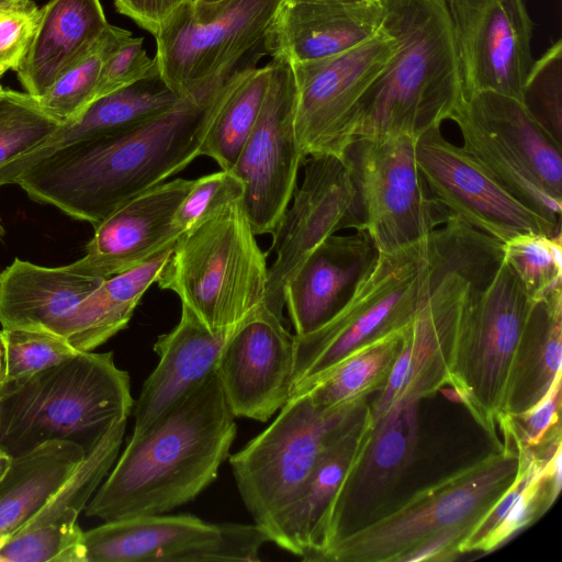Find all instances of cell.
Segmentation results:
<instances>
[{
  "label": "cell",
  "instance_id": "45",
  "mask_svg": "<svg viewBox=\"0 0 562 562\" xmlns=\"http://www.w3.org/2000/svg\"><path fill=\"white\" fill-rule=\"evenodd\" d=\"M474 526L463 525L445 529L417 544L400 562L450 561L461 554V544Z\"/></svg>",
  "mask_w": 562,
  "mask_h": 562
},
{
  "label": "cell",
  "instance_id": "37",
  "mask_svg": "<svg viewBox=\"0 0 562 562\" xmlns=\"http://www.w3.org/2000/svg\"><path fill=\"white\" fill-rule=\"evenodd\" d=\"M561 241V234H525L504 243V260L533 301L562 288Z\"/></svg>",
  "mask_w": 562,
  "mask_h": 562
},
{
  "label": "cell",
  "instance_id": "50",
  "mask_svg": "<svg viewBox=\"0 0 562 562\" xmlns=\"http://www.w3.org/2000/svg\"><path fill=\"white\" fill-rule=\"evenodd\" d=\"M292 2H361L364 0H285Z\"/></svg>",
  "mask_w": 562,
  "mask_h": 562
},
{
  "label": "cell",
  "instance_id": "18",
  "mask_svg": "<svg viewBox=\"0 0 562 562\" xmlns=\"http://www.w3.org/2000/svg\"><path fill=\"white\" fill-rule=\"evenodd\" d=\"M464 98L495 91L522 102L533 64V23L524 0H446Z\"/></svg>",
  "mask_w": 562,
  "mask_h": 562
},
{
  "label": "cell",
  "instance_id": "49",
  "mask_svg": "<svg viewBox=\"0 0 562 562\" xmlns=\"http://www.w3.org/2000/svg\"><path fill=\"white\" fill-rule=\"evenodd\" d=\"M225 0H193V8L194 9H202L206 7L216 5Z\"/></svg>",
  "mask_w": 562,
  "mask_h": 562
},
{
  "label": "cell",
  "instance_id": "11",
  "mask_svg": "<svg viewBox=\"0 0 562 562\" xmlns=\"http://www.w3.org/2000/svg\"><path fill=\"white\" fill-rule=\"evenodd\" d=\"M396 47L395 40L380 29L345 53L291 64L296 88L294 131L304 158L345 155L356 140L359 103Z\"/></svg>",
  "mask_w": 562,
  "mask_h": 562
},
{
  "label": "cell",
  "instance_id": "39",
  "mask_svg": "<svg viewBox=\"0 0 562 562\" xmlns=\"http://www.w3.org/2000/svg\"><path fill=\"white\" fill-rule=\"evenodd\" d=\"M59 125L33 95L5 90L0 100V166L40 144Z\"/></svg>",
  "mask_w": 562,
  "mask_h": 562
},
{
  "label": "cell",
  "instance_id": "22",
  "mask_svg": "<svg viewBox=\"0 0 562 562\" xmlns=\"http://www.w3.org/2000/svg\"><path fill=\"white\" fill-rule=\"evenodd\" d=\"M379 254L366 229L334 234L323 240L285 288L294 335H307L328 322L350 299Z\"/></svg>",
  "mask_w": 562,
  "mask_h": 562
},
{
  "label": "cell",
  "instance_id": "32",
  "mask_svg": "<svg viewBox=\"0 0 562 562\" xmlns=\"http://www.w3.org/2000/svg\"><path fill=\"white\" fill-rule=\"evenodd\" d=\"M469 106L526 164L541 183L562 200V146L526 105L495 91L464 98Z\"/></svg>",
  "mask_w": 562,
  "mask_h": 562
},
{
  "label": "cell",
  "instance_id": "33",
  "mask_svg": "<svg viewBox=\"0 0 562 562\" xmlns=\"http://www.w3.org/2000/svg\"><path fill=\"white\" fill-rule=\"evenodd\" d=\"M451 121L461 133L462 148L505 190L557 226H561L562 200L554 196L469 106L461 101Z\"/></svg>",
  "mask_w": 562,
  "mask_h": 562
},
{
  "label": "cell",
  "instance_id": "41",
  "mask_svg": "<svg viewBox=\"0 0 562 562\" xmlns=\"http://www.w3.org/2000/svg\"><path fill=\"white\" fill-rule=\"evenodd\" d=\"M243 195V181L229 170H222L193 180L176 212L173 226L178 234L182 235L226 205L241 200Z\"/></svg>",
  "mask_w": 562,
  "mask_h": 562
},
{
  "label": "cell",
  "instance_id": "3",
  "mask_svg": "<svg viewBox=\"0 0 562 562\" xmlns=\"http://www.w3.org/2000/svg\"><path fill=\"white\" fill-rule=\"evenodd\" d=\"M396 50L363 94L356 139L417 138L450 120L464 98L446 0H380Z\"/></svg>",
  "mask_w": 562,
  "mask_h": 562
},
{
  "label": "cell",
  "instance_id": "38",
  "mask_svg": "<svg viewBox=\"0 0 562 562\" xmlns=\"http://www.w3.org/2000/svg\"><path fill=\"white\" fill-rule=\"evenodd\" d=\"M0 341L3 385L23 382L80 352L66 338L45 330L1 328Z\"/></svg>",
  "mask_w": 562,
  "mask_h": 562
},
{
  "label": "cell",
  "instance_id": "10",
  "mask_svg": "<svg viewBox=\"0 0 562 562\" xmlns=\"http://www.w3.org/2000/svg\"><path fill=\"white\" fill-rule=\"evenodd\" d=\"M416 138L356 139L346 150L357 183L364 229L379 252L401 249L453 216L429 192L415 160Z\"/></svg>",
  "mask_w": 562,
  "mask_h": 562
},
{
  "label": "cell",
  "instance_id": "48",
  "mask_svg": "<svg viewBox=\"0 0 562 562\" xmlns=\"http://www.w3.org/2000/svg\"><path fill=\"white\" fill-rule=\"evenodd\" d=\"M12 457L0 449V479L9 468Z\"/></svg>",
  "mask_w": 562,
  "mask_h": 562
},
{
  "label": "cell",
  "instance_id": "8",
  "mask_svg": "<svg viewBox=\"0 0 562 562\" xmlns=\"http://www.w3.org/2000/svg\"><path fill=\"white\" fill-rule=\"evenodd\" d=\"M283 0H225L181 7L155 35L158 69L181 98L213 92L235 71L255 64Z\"/></svg>",
  "mask_w": 562,
  "mask_h": 562
},
{
  "label": "cell",
  "instance_id": "12",
  "mask_svg": "<svg viewBox=\"0 0 562 562\" xmlns=\"http://www.w3.org/2000/svg\"><path fill=\"white\" fill-rule=\"evenodd\" d=\"M269 541L256 524H212L191 514L110 520L83 532L86 562H257Z\"/></svg>",
  "mask_w": 562,
  "mask_h": 562
},
{
  "label": "cell",
  "instance_id": "42",
  "mask_svg": "<svg viewBox=\"0 0 562 562\" xmlns=\"http://www.w3.org/2000/svg\"><path fill=\"white\" fill-rule=\"evenodd\" d=\"M561 380L560 374L547 394L532 407L518 414L499 418L504 440L516 450H531L561 434Z\"/></svg>",
  "mask_w": 562,
  "mask_h": 562
},
{
  "label": "cell",
  "instance_id": "19",
  "mask_svg": "<svg viewBox=\"0 0 562 562\" xmlns=\"http://www.w3.org/2000/svg\"><path fill=\"white\" fill-rule=\"evenodd\" d=\"M294 368V335L265 304L226 340L220 381L235 417L267 422L289 401Z\"/></svg>",
  "mask_w": 562,
  "mask_h": 562
},
{
  "label": "cell",
  "instance_id": "47",
  "mask_svg": "<svg viewBox=\"0 0 562 562\" xmlns=\"http://www.w3.org/2000/svg\"><path fill=\"white\" fill-rule=\"evenodd\" d=\"M37 8L32 0H0V19L20 11Z\"/></svg>",
  "mask_w": 562,
  "mask_h": 562
},
{
  "label": "cell",
  "instance_id": "44",
  "mask_svg": "<svg viewBox=\"0 0 562 562\" xmlns=\"http://www.w3.org/2000/svg\"><path fill=\"white\" fill-rule=\"evenodd\" d=\"M38 8L8 14L0 19V78L21 64L32 41Z\"/></svg>",
  "mask_w": 562,
  "mask_h": 562
},
{
  "label": "cell",
  "instance_id": "23",
  "mask_svg": "<svg viewBox=\"0 0 562 562\" xmlns=\"http://www.w3.org/2000/svg\"><path fill=\"white\" fill-rule=\"evenodd\" d=\"M380 0L281 3L265 41L272 59L288 64L328 58L364 43L380 30Z\"/></svg>",
  "mask_w": 562,
  "mask_h": 562
},
{
  "label": "cell",
  "instance_id": "24",
  "mask_svg": "<svg viewBox=\"0 0 562 562\" xmlns=\"http://www.w3.org/2000/svg\"><path fill=\"white\" fill-rule=\"evenodd\" d=\"M181 306L177 326L154 345L159 361L136 402L132 436L144 434L216 370L222 349L234 331L213 333L190 308Z\"/></svg>",
  "mask_w": 562,
  "mask_h": 562
},
{
  "label": "cell",
  "instance_id": "15",
  "mask_svg": "<svg viewBox=\"0 0 562 562\" xmlns=\"http://www.w3.org/2000/svg\"><path fill=\"white\" fill-rule=\"evenodd\" d=\"M263 103L231 171L244 183L241 199L255 235L272 233L296 190L304 162L294 131L296 88L290 64L272 59Z\"/></svg>",
  "mask_w": 562,
  "mask_h": 562
},
{
  "label": "cell",
  "instance_id": "29",
  "mask_svg": "<svg viewBox=\"0 0 562 562\" xmlns=\"http://www.w3.org/2000/svg\"><path fill=\"white\" fill-rule=\"evenodd\" d=\"M561 362L562 288H559L532 302L513 358L503 415L518 414L537 404L562 374Z\"/></svg>",
  "mask_w": 562,
  "mask_h": 562
},
{
  "label": "cell",
  "instance_id": "34",
  "mask_svg": "<svg viewBox=\"0 0 562 562\" xmlns=\"http://www.w3.org/2000/svg\"><path fill=\"white\" fill-rule=\"evenodd\" d=\"M405 327L353 350L329 370L294 391L290 397L307 394L316 405L323 407L367 402L369 395L385 386L401 352Z\"/></svg>",
  "mask_w": 562,
  "mask_h": 562
},
{
  "label": "cell",
  "instance_id": "14",
  "mask_svg": "<svg viewBox=\"0 0 562 562\" xmlns=\"http://www.w3.org/2000/svg\"><path fill=\"white\" fill-rule=\"evenodd\" d=\"M303 166V183L273 228L266 252H274L276 259L268 268L263 304L280 318L286 284L305 258L340 229H364L357 183L346 156H308Z\"/></svg>",
  "mask_w": 562,
  "mask_h": 562
},
{
  "label": "cell",
  "instance_id": "5",
  "mask_svg": "<svg viewBox=\"0 0 562 562\" xmlns=\"http://www.w3.org/2000/svg\"><path fill=\"white\" fill-rule=\"evenodd\" d=\"M255 236L237 200L177 238L156 282L211 331H232L267 292V254Z\"/></svg>",
  "mask_w": 562,
  "mask_h": 562
},
{
  "label": "cell",
  "instance_id": "51",
  "mask_svg": "<svg viewBox=\"0 0 562 562\" xmlns=\"http://www.w3.org/2000/svg\"><path fill=\"white\" fill-rule=\"evenodd\" d=\"M3 379H4V364H3V355H2V346L0 341V394L3 386Z\"/></svg>",
  "mask_w": 562,
  "mask_h": 562
},
{
  "label": "cell",
  "instance_id": "13",
  "mask_svg": "<svg viewBox=\"0 0 562 562\" xmlns=\"http://www.w3.org/2000/svg\"><path fill=\"white\" fill-rule=\"evenodd\" d=\"M503 260L504 248L450 271L435 286L405 327L402 349L387 382L369 404L373 424L398 401H422L449 384L453 347L469 292L486 286Z\"/></svg>",
  "mask_w": 562,
  "mask_h": 562
},
{
  "label": "cell",
  "instance_id": "35",
  "mask_svg": "<svg viewBox=\"0 0 562 562\" xmlns=\"http://www.w3.org/2000/svg\"><path fill=\"white\" fill-rule=\"evenodd\" d=\"M270 63L235 71L220 88L216 109L200 148V156L214 159L222 170H232L252 131L270 78Z\"/></svg>",
  "mask_w": 562,
  "mask_h": 562
},
{
  "label": "cell",
  "instance_id": "25",
  "mask_svg": "<svg viewBox=\"0 0 562 562\" xmlns=\"http://www.w3.org/2000/svg\"><path fill=\"white\" fill-rule=\"evenodd\" d=\"M183 98L159 71L91 102L75 120L60 124L40 144L0 166V187L15 184L32 166L74 143L119 133L175 108Z\"/></svg>",
  "mask_w": 562,
  "mask_h": 562
},
{
  "label": "cell",
  "instance_id": "7",
  "mask_svg": "<svg viewBox=\"0 0 562 562\" xmlns=\"http://www.w3.org/2000/svg\"><path fill=\"white\" fill-rule=\"evenodd\" d=\"M517 469V451L504 441L495 452L390 506L373 522L330 547L319 561L400 562L445 529L475 527L514 482Z\"/></svg>",
  "mask_w": 562,
  "mask_h": 562
},
{
  "label": "cell",
  "instance_id": "1",
  "mask_svg": "<svg viewBox=\"0 0 562 562\" xmlns=\"http://www.w3.org/2000/svg\"><path fill=\"white\" fill-rule=\"evenodd\" d=\"M222 85L209 94L183 98L132 128L65 146L32 166L15 184L32 200L95 227L200 156Z\"/></svg>",
  "mask_w": 562,
  "mask_h": 562
},
{
  "label": "cell",
  "instance_id": "31",
  "mask_svg": "<svg viewBox=\"0 0 562 562\" xmlns=\"http://www.w3.org/2000/svg\"><path fill=\"white\" fill-rule=\"evenodd\" d=\"M175 243L136 268L104 279L70 315L61 336L78 351H93L124 329L145 292L157 281Z\"/></svg>",
  "mask_w": 562,
  "mask_h": 562
},
{
  "label": "cell",
  "instance_id": "21",
  "mask_svg": "<svg viewBox=\"0 0 562 562\" xmlns=\"http://www.w3.org/2000/svg\"><path fill=\"white\" fill-rule=\"evenodd\" d=\"M193 180L175 179L128 200L94 228L86 254L67 267L82 276L108 279L149 260L180 236L176 212Z\"/></svg>",
  "mask_w": 562,
  "mask_h": 562
},
{
  "label": "cell",
  "instance_id": "46",
  "mask_svg": "<svg viewBox=\"0 0 562 562\" xmlns=\"http://www.w3.org/2000/svg\"><path fill=\"white\" fill-rule=\"evenodd\" d=\"M191 2L193 0H114V5L117 12L155 36L176 11Z\"/></svg>",
  "mask_w": 562,
  "mask_h": 562
},
{
  "label": "cell",
  "instance_id": "28",
  "mask_svg": "<svg viewBox=\"0 0 562 562\" xmlns=\"http://www.w3.org/2000/svg\"><path fill=\"white\" fill-rule=\"evenodd\" d=\"M372 428L368 404L364 414L324 450L288 518L284 550L304 561L315 560L329 506Z\"/></svg>",
  "mask_w": 562,
  "mask_h": 562
},
{
  "label": "cell",
  "instance_id": "43",
  "mask_svg": "<svg viewBox=\"0 0 562 562\" xmlns=\"http://www.w3.org/2000/svg\"><path fill=\"white\" fill-rule=\"evenodd\" d=\"M143 43V37L130 35L112 49L103 61L93 101L159 71L156 57L147 55Z\"/></svg>",
  "mask_w": 562,
  "mask_h": 562
},
{
  "label": "cell",
  "instance_id": "20",
  "mask_svg": "<svg viewBox=\"0 0 562 562\" xmlns=\"http://www.w3.org/2000/svg\"><path fill=\"white\" fill-rule=\"evenodd\" d=\"M126 424L115 422L40 510L0 542V562H86L78 517L113 468Z\"/></svg>",
  "mask_w": 562,
  "mask_h": 562
},
{
  "label": "cell",
  "instance_id": "36",
  "mask_svg": "<svg viewBox=\"0 0 562 562\" xmlns=\"http://www.w3.org/2000/svg\"><path fill=\"white\" fill-rule=\"evenodd\" d=\"M130 35V31L109 24L87 53L67 67L42 95L34 97L40 109L59 124L78 117L93 101L106 56Z\"/></svg>",
  "mask_w": 562,
  "mask_h": 562
},
{
  "label": "cell",
  "instance_id": "6",
  "mask_svg": "<svg viewBox=\"0 0 562 562\" xmlns=\"http://www.w3.org/2000/svg\"><path fill=\"white\" fill-rule=\"evenodd\" d=\"M367 406L323 407L307 394L294 395L268 428L229 457L241 501L271 542L283 549L288 518L319 457Z\"/></svg>",
  "mask_w": 562,
  "mask_h": 562
},
{
  "label": "cell",
  "instance_id": "26",
  "mask_svg": "<svg viewBox=\"0 0 562 562\" xmlns=\"http://www.w3.org/2000/svg\"><path fill=\"white\" fill-rule=\"evenodd\" d=\"M103 280L67 266L49 268L16 258L0 272V325L61 336L67 319Z\"/></svg>",
  "mask_w": 562,
  "mask_h": 562
},
{
  "label": "cell",
  "instance_id": "16",
  "mask_svg": "<svg viewBox=\"0 0 562 562\" xmlns=\"http://www.w3.org/2000/svg\"><path fill=\"white\" fill-rule=\"evenodd\" d=\"M415 160L431 195L457 218L506 243L519 235L557 236V226L513 196L440 127L419 135Z\"/></svg>",
  "mask_w": 562,
  "mask_h": 562
},
{
  "label": "cell",
  "instance_id": "2",
  "mask_svg": "<svg viewBox=\"0 0 562 562\" xmlns=\"http://www.w3.org/2000/svg\"><path fill=\"white\" fill-rule=\"evenodd\" d=\"M217 370L138 436H131L85 512L103 521L166 514L216 477L237 434Z\"/></svg>",
  "mask_w": 562,
  "mask_h": 562
},
{
  "label": "cell",
  "instance_id": "52",
  "mask_svg": "<svg viewBox=\"0 0 562 562\" xmlns=\"http://www.w3.org/2000/svg\"><path fill=\"white\" fill-rule=\"evenodd\" d=\"M4 92H5V89H3L0 85V100L2 99V97L4 95Z\"/></svg>",
  "mask_w": 562,
  "mask_h": 562
},
{
  "label": "cell",
  "instance_id": "27",
  "mask_svg": "<svg viewBox=\"0 0 562 562\" xmlns=\"http://www.w3.org/2000/svg\"><path fill=\"white\" fill-rule=\"evenodd\" d=\"M109 24L100 0H49L38 9L32 41L14 70L25 92L42 95Z\"/></svg>",
  "mask_w": 562,
  "mask_h": 562
},
{
  "label": "cell",
  "instance_id": "30",
  "mask_svg": "<svg viewBox=\"0 0 562 562\" xmlns=\"http://www.w3.org/2000/svg\"><path fill=\"white\" fill-rule=\"evenodd\" d=\"M86 453L76 442L53 440L12 457L0 479V542L40 510Z\"/></svg>",
  "mask_w": 562,
  "mask_h": 562
},
{
  "label": "cell",
  "instance_id": "40",
  "mask_svg": "<svg viewBox=\"0 0 562 562\" xmlns=\"http://www.w3.org/2000/svg\"><path fill=\"white\" fill-rule=\"evenodd\" d=\"M522 103L551 137L562 146V41L533 60Z\"/></svg>",
  "mask_w": 562,
  "mask_h": 562
},
{
  "label": "cell",
  "instance_id": "17",
  "mask_svg": "<svg viewBox=\"0 0 562 562\" xmlns=\"http://www.w3.org/2000/svg\"><path fill=\"white\" fill-rule=\"evenodd\" d=\"M419 402L401 400L373 424L329 506L323 544L314 561L389 508L390 497L416 453Z\"/></svg>",
  "mask_w": 562,
  "mask_h": 562
},
{
  "label": "cell",
  "instance_id": "4",
  "mask_svg": "<svg viewBox=\"0 0 562 562\" xmlns=\"http://www.w3.org/2000/svg\"><path fill=\"white\" fill-rule=\"evenodd\" d=\"M134 400L127 371L113 352L80 351L0 394V449L11 457L44 442L68 440L88 452Z\"/></svg>",
  "mask_w": 562,
  "mask_h": 562
},
{
  "label": "cell",
  "instance_id": "9",
  "mask_svg": "<svg viewBox=\"0 0 562 562\" xmlns=\"http://www.w3.org/2000/svg\"><path fill=\"white\" fill-rule=\"evenodd\" d=\"M532 302L503 260L486 286L470 290L458 327L449 384L497 449L509 371Z\"/></svg>",
  "mask_w": 562,
  "mask_h": 562
}]
</instances>
